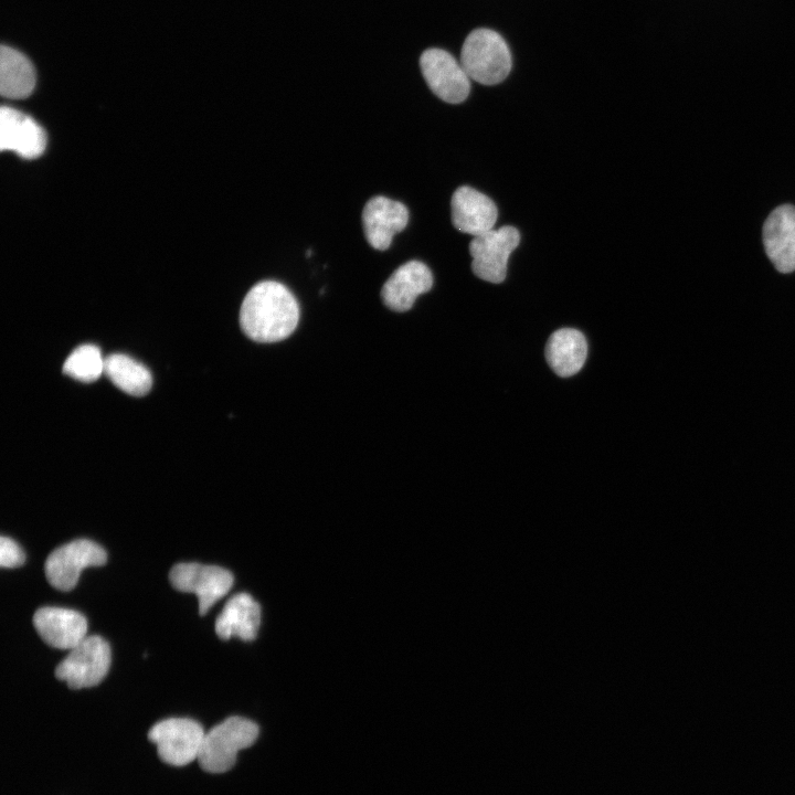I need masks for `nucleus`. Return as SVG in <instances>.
Masks as SVG:
<instances>
[{
	"mask_svg": "<svg viewBox=\"0 0 795 795\" xmlns=\"http://www.w3.org/2000/svg\"><path fill=\"white\" fill-rule=\"evenodd\" d=\"M299 321V306L292 292L275 280L254 285L243 299L240 324L256 342H277L289 337Z\"/></svg>",
	"mask_w": 795,
	"mask_h": 795,
	"instance_id": "1",
	"label": "nucleus"
},
{
	"mask_svg": "<svg viewBox=\"0 0 795 795\" xmlns=\"http://www.w3.org/2000/svg\"><path fill=\"white\" fill-rule=\"evenodd\" d=\"M258 736L255 722L230 717L205 732L198 762L209 773L219 774L230 771L241 750L250 748Z\"/></svg>",
	"mask_w": 795,
	"mask_h": 795,
	"instance_id": "2",
	"label": "nucleus"
},
{
	"mask_svg": "<svg viewBox=\"0 0 795 795\" xmlns=\"http://www.w3.org/2000/svg\"><path fill=\"white\" fill-rule=\"evenodd\" d=\"M460 64L470 80L484 85L502 82L511 70V55L505 40L490 29H476L466 38Z\"/></svg>",
	"mask_w": 795,
	"mask_h": 795,
	"instance_id": "3",
	"label": "nucleus"
},
{
	"mask_svg": "<svg viewBox=\"0 0 795 795\" xmlns=\"http://www.w3.org/2000/svg\"><path fill=\"white\" fill-rule=\"evenodd\" d=\"M110 658V647L104 638L86 636L56 666L55 677L72 689L94 687L107 675Z\"/></svg>",
	"mask_w": 795,
	"mask_h": 795,
	"instance_id": "4",
	"label": "nucleus"
},
{
	"mask_svg": "<svg viewBox=\"0 0 795 795\" xmlns=\"http://www.w3.org/2000/svg\"><path fill=\"white\" fill-rule=\"evenodd\" d=\"M204 734L201 724L192 719L169 718L157 722L148 739L165 763L183 766L198 760Z\"/></svg>",
	"mask_w": 795,
	"mask_h": 795,
	"instance_id": "5",
	"label": "nucleus"
},
{
	"mask_svg": "<svg viewBox=\"0 0 795 795\" xmlns=\"http://www.w3.org/2000/svg\"><path fill=\"white\" fill-rule=\"evenodd\" d=\"M107 560L105 550L88 539H76L57 547L46 558L44 573L56 590L70 591L77 584L83 569L100 566Z\"/></svg>",
	"mask_w": 795,
	"mask_h": 795,
	"instance_id": "6",
	"label": "nucleus"
},
{
	"mask_svg": "<svg viewBox=\"0 0 795 795\" xmlns=\"http://www.w3.org/2000/svg\"><path fill=\"white\" fill-rule=\"evenodd\" d=\"M520 234L513 226L492 229L474 236L469 243L474 274L489 283H501L506 278L508 258L518 246Z\"/></svg>",
	"mask_w": 795,
	"mask_h": 795,
	"instance_id": "7",
	"label": "nucleus"
},
{
	"mask_svg": "<svg viewBox=\"0 0 795 795\" xmlns=\"http://www.w3.org/2000/svg\"><path fill=\"white\" fill-rule=\"evenodd\" d=\"M169 580L176 590L197 595L201 616L206 614L233 584V575L226 569L194 562L174 564L169 572Z\"/></svg>",
	"mask_w": 795,
	"mask_h": 795,
	"instance_id": "8",
	"label": "nucleus"
},
{
	"mask_svg": "<svg viewBox=\"0 0 795 795\" xmlns=\"http://www.w3.org/2000/svg\"><path fill=\"white\" fill-rule=\"evenodd\" d=\"M420 66L428 87L442 100L458 104L467 98L470 78L451 53L428 49L422 53Z\"/></svg>",
	"mask_w": 795,
	"mask_h": 795,
	"instance_id": "9",
	"label": "nucleus"
},
{
	"mask_svg": "<svg viewBox=\"0 0 795 795\" xmlns=\"http://www.w3.org/2000/svg\"><path fill=\"white\" fill-rule=\"evenodd\" d=\"M407 222V208L399 201L382 195L371 198L362 211L365 239L379 251L389 248L393 236L401 232Z\"/></svg>",
	"mask_w": 795,
	"mask_h": 795,
	"instance_id": "10",
	"label": "nucleus"
},
{
	"mask_svg": "<svg viewBox=\"0 0 795 795\" xmlns=\"http://www.w3.org/2000/svg\"><path fill=\"white\" fill-rule=\"evenodd\" d=\"M763 244L774 267L783 274L795 271V206L774 209L763 224Z\"/></svg>",
	"mask_w": 795,
	"mask_h": 795,
	"instance_id": "11",
	"label": "nucleus"
},
{
	"mask_svg": "<svg viewBox=\"0 0 795 795\" xmlns=\"http://www.w3.org/2000/svg\"><path fill=\"white\" fill-rule=\"evenodd\" d=\"M33 625L49 646L60 649H72L80 644L87 633L85 616L74 610L45 606L33 615Z\"/></svg>",
	"mask_w": 795,
	"mask_h": 795,
	"instance_id": "12",
	"label": "nucleus"
},
{
	"mask_svg": "<svg viewBox=\"0 0 795 795\" xmlns=\"http://www.w3.org/2000/svg\"><path fill=\"white\" fill-rule=\"evenodd\" d=\"M433 286L431 269L420 261H409L398 267L381 289L384 305L398 312L412 308L416 298Z\"/></svg>",
	"mask_w": 795,
	"mask_h": 795,
	"instance_id": "13",
	"label": "nucleus"
},
{
	"mask_svg": "<svg viewBox=\"0 0 795 795\" xmlns=\"http://www.w3.org/2000/svg\"><path fill=\"white\" fill-rule=\"evenodd\" d=\"M46 136L43 128L30 116L12 107L0 109V148L23 158H36L43 153Z\"/></svg>",
	"mask_w": 795,
	"mask_h": 795,
	"instance_id": "14",
	"label": "nucleus"
},
{
	"mask_svg": "<svg viewBox=\"0 0 795 795\" xmlns=\"http://www.w3.org/2000/svg\"><path fill=\"white\" fill-rule=\"evenodd\" d=\"M451 210L454 226L474 236L492 230L498 216L494 201L468 186L459 187L453 193Z\"/></svg>",
	"mask_w": 795,
	"mask_h": 795,
	"instance_id": "15",
	"label": "nucleus"
},
{
	"mask_svg": "<svg viewBox=\"0 0 795 795\" xmlns=\"http://www.w3.org/2000/svg\"><path fill=\"white\" fill-rule=\"evenodd\" d=\"M261 624V607L247 593L232 596L215 621V633L221 639L237 637L248 642L256 638Z\"/></svg>",
	"mask_w": 795,
	"mask_h": 795,
	"instance_id": "16",
	"label": "nucleus"
},
{
	"mask_svg": "<svg viewBox=\"0 0 795 795\" xmlns=\"http://www.w3.org/2000/svg\"><path fill=\"white\" fill-rule=\"evenodd\" d=\"M587 343L583 333L573 328L554 331L545 347V359L559 377L577 373L586 359Z\"/></svg>",
	"mask_w": 795,
	"mask_h": 795,
	"instance_id": "17",
	"label": "nucleus"
},
{
	"mask_svg": "<svg viewBox=\"0 0 795 795\" xmlns=\"http://www.w3.org/2000/svg\"><path fill=\"white\" fill-rule=\"evenodd\" d=\"M35 71L21 52L2 45L0 51V93L7 98H24L35 86Z\"/></svg>",
	"mask_w": 795,
	"mask_h": 795,
	"instance_id": "18",
	"label": "nucleus"
},
{
	"mask_svg": "<svg viewBox=\"0 0 795 795\" xmlns=\"http://www.w3.org/2000/svg\"><path fill=\"white\" fill-rule=\"evenodd\" d=\"M104 373L118 389L134 396L147 394L152 385L150 371L124 353L106 357Z\"/></svg>",
	"mask_w": 795,
	"mask_h": 795,
	"instance_id": "19",
	"label": "nucleus"
},
{
	"mask_svg": "<svg viewBox=\"0 0 795 795\" xmlns=\"http://www.w3.org/2000/svg\"><path fill=\"white\" fill-rule=\"evenodd\" d=\"M105 370V358L97 346L82 344L65 360L63 372L82 382L97 380Z\"/></svg>",
	"mask_w": 795,
	"mask_h": 795,
	"instance_id": "20",
	"label": "nucleus"
},
{
	"mask_svg": "<svg viewBox=\"0 0 795 795\" xmlns=\"http://www.w3.org/2000/svg\"><path fill=\"white\" fill-rule=\"evenodd\" d=\"M22 549L11 538H0V564L2 568H17L24 563Z\"/></svg>",
	"mask_w": 795,
	"mask_h": 795,
	"instance_id": "21",
	"label": "nucleus"
}]
</instances>
